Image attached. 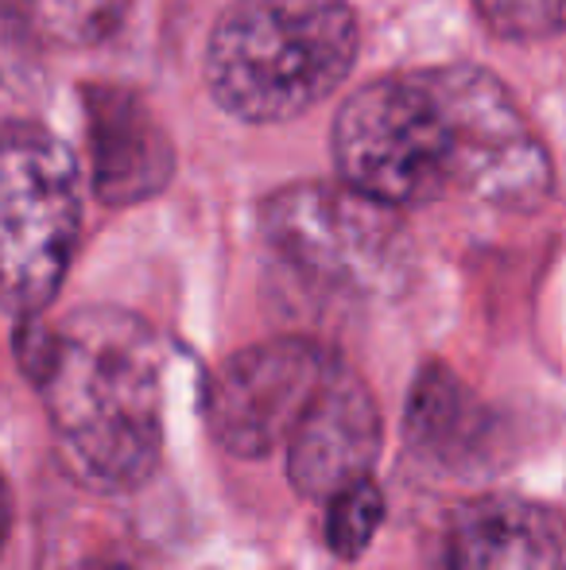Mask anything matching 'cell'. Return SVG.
Instances as JSON below:
<instances>
[{
    "instance_id": "6da1fadb",
    "label": "cell",
    "mask_w": 566,
    "mask_h": 570,
    "mask_svg": "<svg viewBox=\"0 0 566 570\" xmlns=\"http://www.w3.org/2000/svg\"><path fill=\"white\" fill-rule=\"evenodd\" d=\"M16 357L39 389L70 465L98 489H137L163 451L167 345L148 318L78 307L23 318Z\"/></svg>"
},
{
    "instance_id": "7a4b0ae2",
    "label": "cell",
    "mask_w": 566,
    "mask_h": 570,
    "mask_svg": "<svg viewBox=\"0 0 566 570\" xmlns=\"http://www.w3.org/2000/svg\"><path fill=\"white\" fill-rule=\"evenodd\" d=\"M357 43L346 0H237L206 47V82L229 117L280 125L346 82Z\"/></svg>"
},
{
    "instance_id": "3957f363",
    "label": "cell",
    "mask_w": 566,
    "mask_h": 570,
    "mask_svg": "<svg viewBox=\"0 0 566 570\" xmlns=\"http://www.w3.org/2000/svg\"><path fill=\"white\" fill-rule=\"evenodd\" d=\"M82 226L78 159L47 128L0 125V307L43 315L67 279Z\"/></svg>"
},
{
    "instance_id": "277c9868",
    "label": "cell",
    "mask_w": 566,
    "mask_h": 570,
    "mask_svg": "<svg viewBox=\"0 0 566 570\" xmlns=\"http://www.w3.org/2000/svg\"><path fill=\"white\" fill-rule=\"evenodd\" d=\"M334 164L346 187L393 210L454 190V136L430 70L349 94L334 120Z\"/></svg>"
},
{
    "instance_id": "5b68a950",
    "label": "cell",
    "mask_w": 566,
    "mask_h": 570,
    "mask_svg": "<svg viewBox=\"0 0 566 570\" xmlns=\"http://www.w3.org/2000/svg\"><path fill=\"white\" fill-rule=\"evenodd\" d=\"M260 237L307 279L354 295H385L408 279L400 210L346 183H291L257 210Z\"/></svg>"
},
{
    "instance_id": "8992f818",
    "label": "cell",
    "mask_w": 566,
    "mask_h": 570,
    "mask_svg": "<svg viewBox=\"0 0 566 570\" xmlns=\"http://www.w3.org/2000/svg\"><path fill=\"white\" fill-rule=\"evenodd\" d=\"M454 136V190L500 210H544L555 195V164L508 86L485 67L430 70Z\"/></svg>"
},
{
    "instance_id": "52a82bcc",
    "label": "cell",
    "mask_w": 566,
    "mask_h": 570,
    "mask_svg": "<svg viewBox=\"0 0 566 570\" xmlns=\"http://www.w3.org/2000/svg\"><path fill=\"white\" fill-rule=\"evenodd\" d=\"M334 353L310 338H272L234 353L206 389L214 443L234 458H268L322 384Z\"/></svg>"
},
{
    "instance_id": "ba28073f",
    "label": "cell",
    "mask_w": 566,
    "mask_h": 570,
    "mask_svg": "<svg viewBox=\"0 0 566 570\" xmlns=\"http://www.w3.org/2000/svg\"><path fill=\"white\" fill-rule=\"evenodd\" d=\"M380 454V412L369 384L334 357L322 384L284 439L287 481L310 501H326L349 481L369 478Z\"/></svg>"
},
{
    "instance_id": "9c48e42d",
    "label": "cell",
    "mask_w": 566,
    "mask_h": 570,
    "mask_svg": "<svg viewBox=\"0 0 566 570\" xmlns=\"http://www.w3.org/2000/svg\"><path fill=\"white\" fill-rule=\"evenodd\" d=\"M86 140H90L93 195L106 206L148 203L171 183V136L125 86H86Z\"/></svg>"
},
{
    "instance_id": "30bf717a",
    "label": "cell",
    "mask_w": 566,
    "mask_h": 570,
    "mask_svg": "<svg viewBox=\"0 0 566 570\" xmlns=\"http://www.w3.org/2000/svg\"><path fill=\"white\" fill-rule=\"evenodd\" d=\"M450 570H566V532L552 504L489 497L454 520Z\"/></svg>"
},
{
    "instance_id": "8fae6325",
    "label": "cell",
    "mask_w": 566,
    "mask_h": 570,
    "mask_svg": "<svg viewBox=\"0 0 566 570\" xmlns=\"http://www.w3.org/2000/svg\"><path fill=\"white\" fill-rule=\"evenodd\" d=\"M408 446L438 470H474L485 454L493 420L446 365H427L408 396Z\"/></svg>"
},
{
    "instance_id": "7c38bea8",
    "label": "cell",
    "mask_w": 566,
    "mask_h": 570,
    "mask_svg": "<svg viewBox=\"0 0 566 570\" xmlns=\"http://www.w3.org/2000/svg\"><path fill=\"white\" fill-rule=\"evenodd\" d=\"M132 0H16L36 43L98 47L129 16Z\"/></svg>"
},
{
    "instance_id": "4fadbf2b",
    "label": "cell",
    "mask_w": 566,
    "mask_h": 570,
    "mask_svg": "<svg viewBox=\"0 0 566 570\" xmlns=\"http://www.w3.org/2000/svg\"><path fill=\"white\" fill-rule=\"evenodd\" d=\"M43 98V70H39L36 36L23 23L20 8L0 4V125L23 120Z\"/></svg>"
},
{
    "instance_id": "5bb4252c",
    "label": "cell",
    "mask_w": 566,
    "mask_h": 570,
    "mask_svg": "<svg viewBox=\"0 0 566 570\" xmlns=\"http://www.w3.org/2000/svg\"><path fill=\"white\" fill-rule=\"evenodd\" d=\"M330 517H326V543L338 559H357L377 535L385 520V493L373 478H357L334 497H326Z\"/></svg>"
},
{
    "instance_id": "9a60e30c",
    "label": "cell",
    "mask_w": 566,
    "mask_h": 570,
    "mask_svg": "<svg viewBox=\"0 0 566 570\" xmlns=\"http://www.w3.org/2000/svg\"><path fill=\"white\" fill-rule=\"evenodd\" d=\"M563 4L566 0H474L477 16L500 39H516V43H536V39L559 36Z\"/></svg>"
},
{
    "instance_id": "2e32d148",
    "label": "cell",
    "mask_w": 566,
    "mask_h": 570,
    "mask_svg": "<svg viewBox=\"0 0 566 570\" xmlns=\"http://www.w3.org/2000/svg\"><path fill=\"white\" fill-rule=\"evenodd\" d=\"M4 532H8V489L0 481V543H4Z\"/></svg>"
},
{
    "instance_id": "e0dca14e",
    "label": "cell",
    "mask_w": 566,
    "mask_h": 570,
    "mask_svg": "<svg viewBox=\"0 0 566 570\" xmlns=\"http://www.w3.org/2000/svg\"><path fill=\"white\" fill-rule=\"evenodd\" d=\"M82 570H129V567H117V563H93V567H82Z\"/></svg>"
},
{
    "instance_id": "ac0fdd59",
    "label": "cell",
    "mask_w": 566,
    "mask_h": 570,
    "mask_svg": "<svg viewBox=\"0 0 566 570\" xmlns=\"http://www.w3.org/2000/svg\"><path fill=\"white\" fill-rule=\"evenodd\" d=\"M0 4H8V8H16V0H0Z\"/></svg>"
}]
</instances>
